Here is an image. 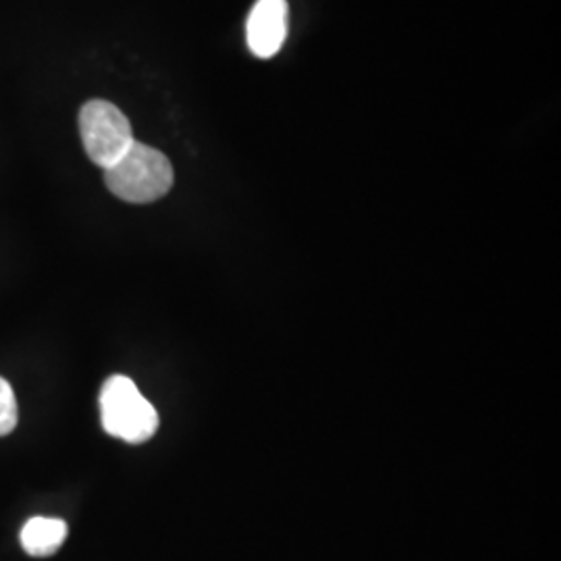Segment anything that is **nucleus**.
Segmentation results:
<instances>
[{"label": "nucleus", "mask_w": 561, "mask_h": 561, "mask_svg": "<svg viewBox=\"0 0 561 561\" xmlns=\"http://www.w3.org/2000/svg\"><path fill=\"white\" fill-rule=\"evenodd\" d=\"M67 539V524L60 518H32L21 530V545L34 558L55 556Z\"/></svg>", "instance_id": "nucleus-5"}, {"label": "nucleus", "mask_w": 561, "mask_h": 561, "mask_svg": "<svg viewBox=\"0 0 561 561\" xmlns=\"http://www.w3.org/2000/svg\"><path fill=\"white\" fill-rule=\"evenodd\" d=\"M287 2L259 0L248 18V46L259 59H273L287 38Z\"/></svg>", "instance_id": "nucleus-4"}, {"label": "nucleus", "mask_w": 561, "mask_h": 561, "mask_svg": "<svg viewBox=\"0 0 561 561\" xmlns=\"http://www.w3.org/2000/svg\"><path fill=\"white\" fill-rule=\"evenodd\" d=\"M81 144L90 161L108 169L134 144L131 123L115 104L90 101L80 111Z\"/></svg>", "instance_id": "nucleus-3"}, {"label": "nucleus", "mask_w": 561, "mask_h": 561, "mask_svg": "<svg viewBox=\"0 0 561 561\" xmlns=\"http://www.w3.org/2000/svg\"><path fill=\"white\" fill-rule=\"evenodd\" d=\"M20 421V408L9 381L0 377V437H7L15 431Z\"/></svg>", "instance_id": "nucleus-6"}, {"label": "nucleus", "mask_w": 561, "mask_h": 561, "mask_svg": "<svg viewBox=\"0 0 561 561\" xmlns=\"http://www.w3.org/2000/svg\"><path fill=\"white\" fill-rule=\"evenodd\" d=\"M102 428L121 442L146 443L159 431V412L129 377L106 379L101 391Z\"/></svg>", "instance_id": "nucleus-2"}, {"label": "nucleus", "mask_w": 561, "mask_h": 561, "mask_svg": "<svg viewBox=\"0 0 561 561\" xmlns=\"http://www.w3.org/2000/svg\"><path fill=\"white\" fill-rule=\"evenodd\" d=\"M173 164L161 150L134 141L119 161L104 169L106 187L129 204L161 201L173 187Z\"/></svg>", "instance_id": "nucleus-1"}]
</instances>
